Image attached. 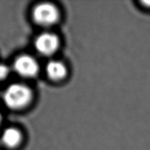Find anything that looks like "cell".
Masks as SVG:
<instances>
[{"instance_id":"cell-3","label":"cell","mask_w":150,"mask_h":150,"mask_svg":"<svg viewBox=\"0 0 150 150\" xmlns=\"http://www.w3.org/2000/svg\"><path fill=\"white\" fill-rule=\"evenodd\" d=\"M60 41L58 36L51 32H44L37 37L35 47L40 54L45 56L52 55L58 50Z\"/></svg>"},{"instance_id":"cell-5","label":"cell","mask_w":150,"mask_h":150,"mask_svg":"<svg viewBox=\"0 0 150 150\" xmlns=\"http://www.w3.org/2000/svg\"><path fill=\"white\" fill-rule=\"evenodd\" d=\"M48 78L51 80L59 81L66 77L67 70L64 63L57 60H51L48 62L45 68Z\"/></svg>"},{"instance_id":"cell-7","label":"cell","mask_w":150,"mask_h":150,"mask_svg":"<svg viewBox=\"0 0 150 150\" xmlns=\"http://www.w3.org/2000/svg\"><path fill=\"white\" fill-rule=\"evenodd\" d=\"M9 73L10 70L8 67L5 64H0V81L5 79L9 75Z\"/></svg>"},{"instance_id":"cell-2","label":"cell","mask_w":150,"mask_h":150,"mask_svg":"<svg viewBox=\"0 0 150 150\" xmlns=\"http://www.w3.org/2000/svg\"><path fill=\"white\" fill-rule=\"evenodd\" d=\"M32 18L37 24L48 26L59 18V11L56 5L49 2L39 3L32 10Z\"/></svg>"},{"instance_id":"cell-6","label":"cell","mask_w":150,"mask_h":150,"mask_svg":"<svg viewBox=\"0 0 150 150\" xmlns=\"http://www.w3.org/2000/svg\"><path fill=\"white\" fill-rule=\"evenodd\" d=\"M22 136L21 132L14 127L7 128L2 133L1 141L7 147H16L21 143Z\"/></svg>"},{"instance_id":"cell-9","label":"cell","mask_w":150,"mask_h":150,"mask_svg":"<svg viewBox=\"0 0 150 150\" xmlns=\"http://www.w3.org/2000/svg\"><path fill=\"white\" fill-rule=\"evenodd\" d=\"M1 113H0V122H1Z\"/></svg>"},{"instance_id":"cell-8","label":"cell","mask_w":150,"mask_h":150,"mask_svg":"<svg viewBox=\"0 0 150 150\" xmlns=\"http://www.w3.org/2000/svg\"><path fill=\"white\" fill-rule=\"evenodd\" d=\"M142 4L146 7H149L150 8V1H142Z\"/></svg>"},{"instance_id":"cell-1","label":"cell","mask_w":150,"mask_h":150,"mask_svg":"<svg viewBox=\"0 0 150 150\" xmlns=\"http://www.w3.org/2000/svg\"><path fill=\"white\" fill-rule=\"evenodd\" d=\"M32 90L29 86L22 83L10 85L3 95L4 103L12 109H21L29 104L32 100Z\"/></svg>"},{"instance_id":"cell-4","label":"cell","mask_w":150,"mask_h":150,"mask_svg":"<svg viewBox=\"0 0 150 150\" xmlns=\"http://www.w3.org/2000/svg\"><path fill=\"white\" fill-rule=\"evenodd\" d=\"M14 70L24 78L35 77L39 72V64L34 57L22 55L18 57L13 63Z\"/></svg>"}]
</instances>
